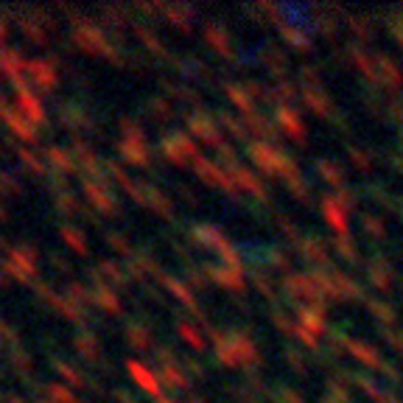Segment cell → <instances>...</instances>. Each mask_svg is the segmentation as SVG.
Returning <instances> with one entry per match:
<instances>
[{"mask_svg": "<svg viewBox=\"0 0 403 403\" xmlns=\"http://www.w3.org/2000/svg\"><path fill=\"white\" fill-rule=\"evenodd\" d=\"M190 132L196 134L199 140H205V143H210V146H222V140H219V132H216V127H213V121L208 118V115H193L190 121Z\"/></svg>", "mask_w": 403, "mask_h": 403, "instance_id": "cell-20", "label": "cell"}, {"mask_svg": "<svg viewBox=\"0 0 403 403\" xmlns=\"http://www.w3.org/2000/svg\"><path fill=\"white\" fill-rule=\"evenodd\" d=\"M210 277L216 280V283H222L224 289H230V291H244L247 289V277H244V269L238 267H210Z\"/></svg>", "mask_w": 403, "mask_h": 403, "instance_id": "cell-12", "label": "cell"}, {"mask_svg": "<svg viewBox=\"0 0 403 403\" xmlns=\"http://www.w3.org/2000/svg\"><path fill=\"white\" fill-rule=\"evenodd\" d=\"M361 230L370 235V238H375V241H381V238H387V227H384V222L378 219V216H361Z\"/></svg>", "mask_w": 403, "mask_h": 403, "instance_id": "cell-29", "label": "cell"}, {"mask_svg": "<svg viewBox=\"0 0 403 403\" xmlns=\"http://www.w3.org/2000/svg\"><path fill=\"white\" fill-rule=\"evenodd\" d=\"M381 336H384V342H387L392 350H398V353L403 356V333H401V331H392V328H387Z\"/></svg>", "mask_w": 403, "mask_h": 403, "instance_id": "cell-39", "label": "cell"}, {"mask_svg": "<svg viewBox=\"0 0 403 403\" xmlns=\"http://www.w3.org/2000/svg\"><path fill=\"white\" fill-rule=\"evenodd\" d=\"M219 121H222V127H224V129H227L230 134H232V137H238V140H247V137H249L247 127H244V124H238L235 118H230L227 112H222V115H219Z\"/></svg>", "mask_w": 403, "mask_h": 403, "instance_id": "cell-32", "label": "cell"}, {"mask_svg": "<svg viewBox=\"0 0 403 403\" xmlns=\"http://www.w3.org/2000/svg\"><path fill=\"white\" fill-rule=\"evenodd\" d=\"M280 37L291 45L297 53H311V50H313V37H311V34L300 31L297 26H289L286 20H283V26H280Z\"/></svg>", "mask_w": 403, "mask_h": 403, "instance_id": "cell-16", "label": "cell"}, {"mask_svg": "<svg viewBox=\"0 0 403 403\" xmlns=\"http://www.w3.org/2000/svg\"><path fill=\"white\" fill-rule=\"evenodd\" d=\"M160 378H163L171 389H188V378H185V372L177 370L174 364H166V367H163V372H160Z\"/></svg>", "mask_w": 403, "mask_h": 403, "instance_id": "cell-28", "label": "cell"}, {"mask_svg": "<svg viewBox=\"0 0 403 403\" xmlns=\"http://www.w3.org/2000/svg\"><path fill=\"white\" fill-rule=\"evenodd\" d=\"M129 342H132L134 348H149V339H146V331H140V328H129Z\"/></svg>", "mask_w": 403, "mask_h": 403, "instance_id": "cell-43", "label": "cell"}, {"mask_svg": "<svg viewBox=\"0 0 403 403\" xmlns=\"http://www.w3.org/2000/svg\"><path fill=\"white\" fill-rule=\"evenodd\" d=\"M348 356L358 358L361 364H367L370 370H375V372H381V375H387L389 381H401V372L389 364V361H384L381 358V353L375 350V348H370L367 342H356V339H348Z\"/></svg>", "mask_w": 403, "mask_h": 403, "instance_id": "cell-3", "label": "cell"}, {"mask_svg": "<svg viewBox=\"0 0 403 403\" xmlns=\"http://www.w3.org/2000/svg\"><path fill=\"white\" fill-rule=\"evenodd\" d=\"M333 249H336V255H339V258H345V261H348V264H353V267L361 261V252L356 249V244L350 241V235L336 238V241H333Z\"/></svg>", "mask_w": 403, "mask_h": 403, "instance_id": "cell-24", "label": "cell"}, {"mask_svg": "<svg viewBox=\"0 0 403 403\" xmlns=\"http://www.w3.org/2000/svg\"><path fill=\"white\" fill-rule=\"evenodd\" d=\"M375 68H378V87L398 92L403 87V68L387 53H375Z\"/></svg>", "mask_w": 403, "mask_h": 403, "instance_id": "cell-5", "label": "cell"}, {"mask_svg": "<svg viewBox=\"0 0 403 403\" xmlns=\"http://www.w3.org/2000/svg\"><path fill=\"white\" fill-rule=\"evenodd\" d=\"M353 387L361 389L370 401H375V403H381L384 401V395H387V392L381 389V384H375V381H372V378H367V375H353Z\"/></svg>", "mask_w": 403, "mask_h": 403, "instance_id": "cell-23", "label": "cell"}, {"mask_svg": "<svg viewBox=\"0 0 403 403\" xmlns=\"http://www.w3.org/2000/svg\"><path fill=\"white\" fill-rule=\"evenodd\" d=\"M163 151L168 154V160H174V163H188L190 157L196 160L199 154H196V146L185 137V134H174V137H168L166 143H163Z\"/></svg>", "mask_w": 403, "mask_h": 403, "instance_id": "cell-13", "label": "cell"}, {"mask_svg": "<svg viewBox=\"0 0 403 403\" xmlns=\"http://www.w3.org/2000/svg\"><path fill=\"white\" fill-rule=\"evenodd\" d=\"M331 274H333V283H336L339 300H361V297H364V289L358 286L350 274H345L342 269H331Z\"/></svg>", "mask_w": 403, "mask_h": 403, "instance_id": "cell-17", "label": "cell"}, {"mask_svg": "<svg viewBox=\"0 0 403 403\" xmlns=\"http://www.w3.org/2000/svg\"><path fill=\"white\" fill-rule=\"evenodd\" d=\"M367 311L372 313L381 325H387V328H392L395 322H398V313L395 308L389 306V303H381V300H367Z\"/></svg>", "mask_w": 403, "mask_h": 403, "instance_id": "cell-21", "label": "cell"}, {"mask_svg": "<svg viewBox=\"0 0 403 403\" xmlns=\"http://www.w3.org/2000/svg\"><path fill=\"white\" fill-rule=\"evenodd\" d=\"M163 283H166V286H168V289H171V294H177L179 300H182V303H185V306H190V308H193V306H196V303H193V297H190V294H188V289H185V286H182V283H177V280H171V277H163Z\"/></svg>", "mask_w": 403, "mask_h": 403, "instance_id": "cell-36", "label": "cell"}, {"mask_svg": "<svg viewBox=\"0 0 403 403\" xmlns=\"http://www.w3.org/2000/svg\"><path fill=\"white\" fill-rule=\"evenodd\" d=\"M244 127H247V132L249 134L261 137V143H272V140H277V134H280V127H277V124H272L269 118H264L261 112L244 115Z\"/></svg>", "mask_w": 403, "mask_h": 403, "instance_id": "cell-11", "label": "cell"}, {"mask_svg": "<svg viewBox=\"0 0 403 403\" xmlns=\"http://www.w3.org/2000/svg\"><path fill=\"white\" fill-rule=\"evenodd\" d=\"M179 333H182V339H185L193 350H205V339H202L190 325H179Z\"/></svg>", "mask_w": 403, "mask_h": 403, "instance_id": "cell-35", "label": "cell"}, {"mask_svg": "<svg viewBox=\"0 0 403 403\" xmlns=\"http://www.w3.org/2000/svg\"><path fill=\"white\" fill-rule=\"evenodd\" d=\"M249 157H252V163L269 174V177H277V179H291L294 174H300V168H297V163L289 157V154H283L274 143H249Z\"/></svg>", "mask_w": 403, "mask_h": 403, "instance_id": "cell-1", "label": "cell"}, {"mask_svg": "<svg viewBox=\"0 0 403 403\" xmlns=\"http://www.w3.org/2000/svg\"><path fill=\"white\" fill-rule=\"evenodd\" d=\"M322 216H325V222L336 230L339 238L348 235V210L336 202V196H325L322 199Z\"/></svg>", "mask_w": 403, "mask_h": 403, "instance_id": "cell-10", "label": "cell"}, {"mask_svg": "<svg viewBox=\"0 0 403 403\" xmlns=\"http://www.w3.org/2000/svg\"><path fill=\"white\" fill-rule=\"evenodd\" d=\"M286 361H289V367H291L294 372H300V375H306V372H308V361L303 358L300 350H286Z\"/></svg>", "mask_w": 403, "mask_h": 403, "instance_id": "cell-37", "label": "cell"}, {"mask_svg": "<svg viewBox=\"0 0 403 403\" xmlns=\"http://www.w3.org/2000/svg\"><path fill=\"white\" fill-rule=\"evenodd\" d=\"M348 26L353 28V34H356L358 40H364V43H370L372 37H375V26L370 23V17H364V14H358V17H348Z\"/></svg>", "mask_w": 403, "mask_h": 403, "instance_id": "cell-25", "label": "cell"}, {"mask_svg": "<svg viewBox=\"0 0 403 403\" xmlns=\"http://www.w3.org/2000/svg\"><path fill=\"white\" fill-rule=\"evenodd\" d=\"M336 202L348 210V213H353V210H358V193L356 190H350V188H342L339 193H336Z\"/></svg>", "mask_w": 403, "mask_h": 403, "instance_id": "cell-34", "label": "cell"}, {"mask_svg": "<svg viewBox=\"0 0 403 403\" xmlns=\"http://www.w3.org/2000/svg\"><path fill=\"white\" fill-rule=\"evenodd\" d=\"M325 322H328V308L325 306H300L297 308V325L313 333L316 339L325 336Z\"/></svg>", "mask_w": 403, "mask_h": 403, "instance_id": "cell-8", "label": "cell"}, {"mask_svg": "<svg viewBox=\"0 0 403 403\" xmlns=\"http://www.w3.org/2000/svg\"><path fill=\"white\" fill-rule=\"evenodd\" d=\"M188 14H190V11H188L185 6H182V9H168V17L174 20V26H179L182 31H188V28H190V17H188Z\"/></svg>", "mask_w": 403, "mask_h": 403, "instance_id": "cell-38", "label": "cell"}, {"mask_svg": "<svg viewBox=\"0 0 403 403\" xmlns=\"http://www.w3.org/2000/svg\"><path fill=\"white\" fill-rule=\"evenodd\" d=\"M283 291L294 300V303H308V306H325V294L316 286V280L311 277V272H291L283 277Z\"/></svg>", "mask_w": 403, "mask_h": 403, "instance_id": "cell-2", "label": "cell"}, {"mask_svg": "<svg viewBox=\"0 0 403 403\" xmlns=\"http://www.w3.org/2000/svg\"><path fill=\"white\" fill-rule=\"evenodd\" d=\"M401 149H403V132H401Z\"/></svg>", "mask_w": 403, "mask_h": 403, "instance_id": "cell-46", "label": "cell"}, {"mask_svg": "<svg viewBox=\"0 0 403 403\" xmlns=\"http://www.w3.org/2000/svg\"><path fill=\"white\" fill-rule=\"evenodd\" d=\"M277 224H280V230H283L289 238H294V244L300 241V230H297V224L291 222L289 216H277Z\"/></svg>", "mask_w": 403, "mask_h": 403, "instance_id": "cell-40", "label": "cell"}, {"mask_svg": "<svg viewBox=\"0 0 403 403\" xmlns=\"http://www.w3.org/2000/svg\"><path fill=\"white\" fill-rule=\"evenodd\" d=\"M303 104L311 109L313 115H319V118H333V112H336L333 101L325 95V90L322 87L303 90Z\"/></svg>", "mask_w": 403, "mask_h": 403, "instance_id": "cell-14", "label": "cell"}, {"mask_svg": "<svg viewBox=\"0 0 403 403\" xmlns=\"http://www.w3.org/2000/svg\"><path fill=\"white\" fill-rule=\"evenodd\" d=\"M267 261L269 267H274L277 272H291V255H286V252H280V249H269L267 252Z\"/></svg>", "mask_w": 403, "mask_h": 403, "instance_id": "cell-31", "label": "cell"}, {"mask_svg": "<svg viewBox=\"0 0 403 403\" xmlns=\"http://www.w3.org/2000/svg\"><path fill=\"white\" fill-rule=\"evenodd\" d=\"M193 168H196V174H199V177H205V182H208V185H216V188L227 190L230 196H235V182L227 177L219 166H213L210 160H205V157H196V160H193Z\"/></svg>", "mask_w": 403, "mask_h": 403, "instance_id": "cell-7", "label": "cell"}, {"mask_svg": "<svg viewBox=\"0 0 403 403\" xmlns=\"http://www.w3.org/2000/svg\"><path fill=\"white\" fill-rule=\"evenodd\" d=\"M62 235H65V238H68V241H73V244H76V249H79V252H85V241H82V238H79V235H76V232H73V230H70V227H68V230H62Z\"/></svg>", "mask_w": 403, "mask_h": 403, "instance_id": "cell-44", "label": "cell"}, {"mask_svg": "<svg viewBox=\"0 0 403 403\" xmlns=\"http://www.w3.org/2000/svg\"><path fill=\"white\" fill-rule=\"evenodd\" d=\"M277 398H280V403H306L303 395H297L294 389H286V387L277 389Z\"/></svg>", "mask_w": 403, "mask_h": 403, "instance_id": "cell-42", "label": "cell"}, {"mask_svg": "<svg viewBox=\"0 0 403 403\" xmlns=\"http://www.w3.org/2000/svg\"><path fill=\"white\" fill-rule=\"evenodd\" d=\"M252 283H255V289H258L264 297H269V300L277 297V294H274V283H272V277H267L264 272H255V274H252Z\"/></svg>", "mask_w": 403, "mask_h": 403, "instance_id": "cell-33", "label": "cell"}, {"mask_svg": "<svg viewBox=\"0 0 403 403\" xmlns=\"http://www.w3.org/2000/svg\"><path fill=\"white\" fill-rule=\"evenodd\" d=\"M160 403H171V401H160Z\"/></svg>", "mask_w": 403, "mask_h": 403, "instance_id": "cell-47", "label": "cell"}, {"mask_svg": "<svg viewBox=\"0 0 403 403\" xmlns=\"http://www.w3.org/2000/svg\"><path fill=\"white\" fill-rule=\"evenodd\" d=\"M129 372H132L134 378H137V384L146 389V392H151V395H160V384H157V378L143 367V364H137V361H132L129 364Z\"/></svg>", "mask_w": 403, "mask_h": 403, "instance_id": "cell-22", "label": "cell"}, {"mask_svg": "<svg viewBox=\"0 0 403 403\" xmlns=\"http://www.w3.org/2000/svg\"><path fill=\"white\" fill-rule=\"evenodd\" d=\"M389 31H392V37H395L403 48V20H392V23H389Z\"/></svg>", "mask_w": 403, "mask_h": 403, "instance_id": "cell-45", "label": "cell"}, {"mask_svg": "<svg viewBox=\"0 0 403 403\" xmlns=\"http://www.w3.org/2000/svg\"><path fill=\"white\" fill-rule=\"evenodd\" d=\"M277 127H280V132L286 134V137H291L294 143H300V146L308 143V127L303 124V118H300L297 109H291V107H277Z\"/></svg>", "mask_w": 403, "mask_h": 403, "instance_id": "cell-4", "label": "cell"}, {"mask_svg": "<svg viewBox=\"0 0 403 403\" xmlns=\"http://www.w3.org/2000/svg\"><path fill=\"white\" fill-rule=\"evenodd\" d=\"M313 168H316V174L322 182H328V185H336L339 190L345 188V168L339 166V163H333V160H328V157H322V160H316L313 163Z\"/></svg>", "mask_w": 403, "mask_h": 403, "instance_id": "cell-18", "label": "cell"}, {"mask_svg": "<svg viewBox=\"0 0 403 403\" xmlns=\"http://www.w3.org/2000/svg\"><path fill=\"white\" fill-rule=\"evenodd\" d=\"M261 62H264V68L272 70L274 76H283V73L289 70V59H286V53H283L277 45H264V48H261Z\"/></svg>", "mask_w": 403, "mask_h": 403, "instance_id": "cell-19", "label": "cell"}, {"mask_svg": "<svg viewBox=\"0 0 403 403\" xmlns=\"http://www.w3.org/2000/svg\"><path fill=\"white\" fill-rule=\"evenodd\" d=\"M384 109L389 112V118H392V121H398V124L403 121V101H401V98H392V101H387V107H384Z\"/></svg>", "mask_w": 403, "mask_h": 403, "instance_id": "cell-41", "label": "cell"}, {"mask_svg": "<svg viewBox=\"0 0 403 403\" xmlns=\"http://www.w3.org/2000/svg\"><path fill=\"white\" fill-rule=\"evenodd\" d=\"M205 40L213 45L219 53L230 56V37H227V31H222L219 26H208V28H205Z\"/></svg>", "mask_w": 403, "mask_h": 403, "instance_id": "cell-27", "label": "cell"}, {"mask_svg": "<svg viewBox=\"0 0 403 403\" xmlns=\"http://www.w3.org/2000/svg\"><path fill=\"white\" fill-rule=\"evenodd\" d=\"M348 154H350L353 166H356L361 174H370V171H372V160H370V154H367L364 149H356V146H350V149H348Z\"/></svg>", "mask_w": 403, "mask_h": 403, "instance_id": "cell-30", "label": "cell"}, {"mask_svg": "<svg viewBox=\"0 0 403 403\" xmlns=\"http://www.w3.org/2000/svg\"><path fill=\"white\" fill-rule=\"evenodd\" d=\"M190 403H202V401H190Z\"/></svg>", "mask_w": 403, "mask_h": 403, "instance_id": "cell-48", "label": "cell"}, {"mask_svg": "<svg viewBox=\"0 0 403 403\" xmlns=\"http://www.w3.org/2000/svg\"><path fill=\"white\" fill-rule=\"evenodd\" d=\"M232 182H235L238 188H244L249 196H255V199L267 202V185L255 177L252 171H247L244 166H232Z\"/></svg>", "mask_w": 403, "mask_h": 403, "instance_id": "cell-15", "label": "cell"}, {"mask_svg": "<svg viewBox=\"0 0 403 403\" xmlns=\"http://www.w3.org/2000/svg\"><path fill=\"white\" fill-rule=\"evenodd\" d=\"M286 188H289V193H291L300 205H311V190H308V185L303 182V174H294L291 179H286Z\"/></svg>", "mask_w": 403, "mask_h": 403, "instance_id": "cell-26", "label": "cell"}, {"mask_svg": "<svg viewBox=\"0 0 403 403\" xmlns=\"http://www.w3.org/2000/svg\"><path fill=\"white\" fill-rule=\"evenodd\" d=\"M367 277L384 294H389L395 289V269H392V264L387 258H370L367 261Z\"/></svg>", "mask_w": 403, "mask_h": 403, "instance_id": "cell-6", "label": "cell"}, {"mask_svg": "<svg viewBox=\"0 0 403 403\" xmlns=\"http://www.w3.org/2000/svg\"><path fill=\"white\" fill-rule=\"evenodd\" d=\"M297 252L311 264V267H331V249L322 238H300Z\"/></svg>", "mask_w": 403, "mask_h": 403, "instance_id": "cell-9", "label": "cell"}]
</instances>
